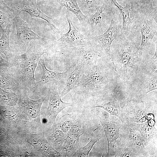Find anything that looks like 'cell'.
I'll return each mask as SVG.
<instances>
[{
    "label": "cell",
    "mask_w": 157,
    "mask_h": 157,
    "mask_svg": "<svg viewBox=\"0 0 157 157\" xmlns=\"http://www.w3.org/2000/svg\"><path fill=\"white\" fill-rule=\"evenodd\" d=\"M37 40L29 43L26 51L19 55L13 54L9 62V69L19 84V88L25 90L28 94L35 92L38 88L35 72L40 59L47 54L43 45Z\"/></svg>",
    "instance_id": "obj_1"
},
{
    "label": "cell",
    "mask_w": 157,
    "mask_h": 157,
    "mask_svg": "<svg viewBox=\"0 0 157 157\" xmlns=\"http://www.w3.org/2000/svg\"><path fill=\"white\" fill-rule=\"evenodd\" d=\"M129 38L121 37L113 42L109 58L115 71L124 80L130 79L136 73L143 54L139 47Z\"/></svg>",
    "instance_id": "obj_2"
},
{
    "label": "cell",
    "mask_w": 157,
    "mask_h": 157,
    "mask_svg": "<svg viewBox=\"0 0 157 157\" xmlns=\"http://www.w3.org/2000/svg\"><path fill=\"white\" fill-rule=\"evenodd\" d=\"M116 8L109 0H107L94 14L87 17L84 27L88 31L90 39L103 34L108 28Z\"/></svg>",
    "instance_id": "obj_3"
},
{
    "label": "cell",
    "mask_w": 157,
    "mask_h": 157,
    "mask_svg": "<svg viewBox=\"0 0 157 157\" xmlns=\"http://www.w3.org/2000/svg\"><path fill=\"white\" fill-rule=\"evenodd\" d=\"M18 92L17 107L29 119L33 133L44 131L40 119V110L45 97H43L37 100H33L28 97L26 91L17 88Z\"/></svg>",
    "instance_id": "obj_4"
},
{
    "label": "cell",
    "mask_w": 157,
    "mask_h": 157,
    "mask_svg": "<svg viewBox=\"0 0 157 157\" xmlns=\"http://www.w3.org/2000/svg\"><path fill=\"white\" fill-rule=\"evenodd\" d=\"M100 124L103 128L108 146L107 157H115L114 147L117 140L120 139L119 130L123 123L117 117L110 115L102 109L98 111Z\"/></svg>",
    "instance_id": "obj_5"
},
{
    "label": "cell",
    "mask_w": 157,
    "mask_h": 157,
    "mask_svg": "<svg viewBox=\"0 0 157 157\" xmlns=\"http://www.w3.org/2000/svg\"><path fill=\"white\" fill-rule=\"evenodd\" d=\"M14 22L16 28V39L13 43L12 49L15 54L19 55L26 51L28 44L32 40H40L46 42V39L36 34L28 27V24L19 16V12L13 11Z\"/></svg>",
    "instance_id": "obj_6"
},
{
    "label": "cell",
    "mask_w": 157,
    "mask_h": 157,
    "mask_svg": "<svg viewBox=\"0 0 157 157\" xmlns=\"http://www.w3.org/2000/svg\"><path fill=\"white\" fill-rule=\"evenodd\" d=\"M70 13L67 12L66 15L69 25V31L67 33L63 34L59 39L54 42V45L57 47L64 48L90 44L93 39L84 35L76 29L72 23V16Z\"/></svg>",
    "instance_id": "obj_7"
},
{
    "label": "cell",
    "mask_w": 157,
    "mask_h": 157,
    "mask_svg": "<svg viewBox=\"0 0 157 157\" xmlns=\"http://www.w3.org/2000/svg\"><path fill=\"white\" fill-rule=\"evenodd\" d=\"M122 22L121 15L116 8L108 28L101 35L92 38L101 46L109 58L110 56V49L112 42L121 37Z\"/></svg>",
    "instance_id": "obj_8"
},
{
    "label": "cell",
    "mask_w": 157,
    "mask_h": 157,
    "mask_svg": "<svg viewBox=\"0 0 157 157\" xmlns=\"http://www.w3.org/2000/svg\"><path fill=\"white\" fill-rule=\"evenodd\" d=\"M119 136L122 144L133 151L138 157H149L139 133L131 123H123L120 129Z\"/></svg>",
    "instance_id": "obj_9"
},
{
    "label": "cell",
    "mask_w": 157,
    "mask_h": 157,
    "mask_svg": "<svg viewBox=\"0 0 157 157\" xmlns=\"http://www.w3.org/2000/svg\"><path fill=\"white\" fill-rule=\"evenodd\" d=\"M92 39V42L88 46L75 47L78 58L77 62L83 66L84 73L97 64L98 59L101 57L103 53H105L101 46Z\"/></svg>",
    "instance_id": "obj_10"
},
{
    "label": "cell",
    "mask_w": 157,
    "mask_h": 157,
    "mask_svg": "<svg viewBox=\"0 0 157 157\" xmlns=\"http://www.w3.org/2000/svg\"><path fill=\"white\" fill-rule=\"evenodd\" d=\"M57 83L53 82L50 86V98L47 108L45 123L46 127L51 126L56 121L58 114L65 108L72 106V104L63 101L58 91Z\"/></svg>",
    "instance_id": "obj_11"
},
{
    "label": "cell",
    "mask_w": 157,
    "mask_h": 157,
    "mask_svg": "<svg viewBox=\"0 0 157 157\" xmlns=\"http://www.w3.org/2000/svg\"><path fill=\"white\" fill-rule=\"evenodd\" d=\"M140 31L141 40L138 47L143 52L149 48L154 37L157 35V9L145 15L142 22Z\"/></svg>",
    "instance_id": "obj_12"
},
{
    "label": "cell",
    "mask_w": 157,
    "mask_h": 157,
    "mask_svg": "<svg viewBox=\"0 0 157 157\" xmlns=\"http://www.w3.org/2000/svg\"><path fill=\"white\" fill-rule=\"evenodd\" d=\"M139 133L145 149L149 156H157V129L148 125L147 121L131 123Z\"/></svg>",
    "instance_id": "obj_13"
},
{
    "label": "cell",
    "mask_w": 157,
    "mask_h": 157,
    "mask_svg": "<svg viewBox=\"0 0 157 157\" xmlns=\"http://www.w3.org/2000/svg\"><path fill=\"white\" fill-rule=\"evenodd\" d=\"M122 109L123 123H141L147 120V110L140 98L128 100Z\"/></svg>",
    "instance_id": "obj_14"
},
{
    "label": "cell",
    "mask_w": 157,
    "mask_h": 157,
    "mask_svg": "<svg viewBox=\"0 0 157 157\" xmlns=\"http://www.w3.org/2000/svg\"><path fill=\"white\" fill-rule=\"evenodd\" d=\"M25 141L33 148L38 157H62L48 142L44 131L29 134L26 137Z\"/></svg>",
    "instance_id": "obj_15"
},
{
    "label": "cell",
    "mask_w": 157,
    "mask_h": 157,
    "mask_svg": "<svg viewBox=\"0 0 157 157\" xmlns=\"http://www.w3.org/2000/svg\"><path fill=\"white\" fill-rule=\"evenodd\" d=\"M101 108L110 115L117 116L123 123V115L119 105V99L114 92H110L100 96L94 100L90 108Z\"/></svg>",
    "instance_id": "obj_16"
},
{
    "label": "cell",
    "mask_w": 157,
    "mask_h": 157,
    "mask_svg": "<svg viewBox=\"0 0 157 157\" xmlns=\"http://www.w3.org/2000/svg\"><path fill=\"white\" fill-rule=\"evenodd\" d=\"M106 83V78L97 64L84 73L77 87L93 90L102 87Z\"/></svg>",
    "instance_id": "obj_17"
},
{
    "label": "cell",
    "mask_w": 157,
    "mask_h": 157,
    "mask_svg": "<svg viewBox=\"0 0 157 157\" xmlns=\"http://www.w3.org/2000/svg\"><path fill=\"white\" fill-rule=\"evenodd\" d=\"M36 0H23L22 7L19 13L26 12L30 16L31 18L36 17L42 19L47 22V25L55 33L61 35L62 32L55 25V19L49 17L43 13L38 7Z\"/></svg>",
    "instance_id": "obj_18"
},
{
    "label": "cell",
    "mask_w": 157,
    "mask_h": 157,
    "mask_svg": "<svg viewBox=\"0 0 157 157\" xmlns=\"http://www.w3.org/2000/svg\"><path fill=\"white\" fill-rule=\"evenodd\" d=\"M111 4L115 7L120 13L122 18V27L121 31V37L126 38L129 37L133 24L135 21V17L131 18L130 15L132 13L130 5L127 2L124 7L121 5L116 0H109Z\"/></svg>",
    "instance_id": "obj_19"
},
{
    "label": "cell",
    "mask_w": 157,
    "mask_h": 157,
    "mask_svg": "<svg viewBox=\"0 0 157 157\" xmlns=\"http://www.w3.org/2000/svg\"><path fill=\"white\" fill-rule=\"evenodd\" d=\"M84 74L83 66L78 62L74 67L69 68L64 88L60 94L61 97L77 87Z\"/></svg>",
    "instance_id": "obj_20"
},
{
    "label": "cell",
    "mask_w": 157,
    "mask_h": 157,
    "mask_svg": "<svg viewBox=\"0 0 157 157\" xmlns=\"http://www.w3.org/2000/svg\"><path fill=\"white\" fill-rule=\"evenodd\" d=\"M38 63L41 67L42 74L40 80L37 82L38 87L42 86L49 82H52L57 84L61 79L66 78L69 71V68L63 72L49 70L45 65V59L42 57L40 59Z\"/></svg>",
    "instance_id": "obj_21"
},
{
    "label": "cell",
    "mask_w": 157,
    "mask_h": 157,
    "mask_svg": "<svg viewBox=\"0 0 157 157\" xmlns=\"http://www.w3.org/2000/svg\"><path fill=\"white\" fill-rule=\"evenodd\" d=\"M154 0H126L130 6L132 14L137 17H144L145 15L157 9L153 5ZM157 1V0H155Z\"/></svg>",
    "instance_id": "obj_22"
},
{
    "label": "cell",
    "mask_w": 157,
    "mask_h": 157,
    "mask_svg": "<svg viewBox=\"0 0 157 157\" xmlns=\"http://www.w3.org/2000/svg\"><path fill=\"white\" fill-rule=\"evenodd\" d=\"M45 137L52 146L59 152L65 140L66 134L61 130L51 126L44 130Z\"/></svg>",
    "instance_id": "obj_23"
},
{
    "label": "cell",
    "mask_w": 157,
    "mask_h": 157,
    "mask_svg": "<svg viewBox=\"0 0 157 157\" xmlns=\"http://www.w3.org/2000/svg\"><path fill=\"white\" fill-rule=\"evenodd\" d=\"M100 124L91 134L90 141L84 146L79 147L73 154L72 157H86L95 143L103 136V133Z\"/></svg>",
    "instance_id": "obj_24"
},
{
    "label": "cell",
    "mask_w": 157,
    "mask_h": 157,
    "mask_svg": "<svg viewBox=\"0 0 157 157\" xmlns=\"http://www.w3.org/2000/svg\"><path fill=\"white\" fill-rule=\"evenodd\" d=\"M80 138L69 133H66L65 140L59 152L62 157H72L79 148Z\"/></svg>",
    "instance_id": "obj_25"
},
{
    "label": "cell",
    "mask_w": 157,
    "mask_h": 157,
    "mask_svg": "<svg viewBox=\"0 0 157 157\" xmlns=\"http://www.w3.org/2000/svg\"><path fill=\"white\" fill-rule=\"evenodd\" d=\"M12 25L10 21L6 23V28L4 29L1 28L2 33L0 38V53L5 56L8 62L13 56L9 43L10 34Z\"/></svg>",
    "instance_id": "obj_26"
},
{
    "label": "cell",
    "mask_w": 157,
    "mask_h": 157,
    "mask_svg": "<svg viewBox=\"0 0 157 157\" xmlns=\"http://www.w3.org/2000/svg\"><path fill=\"white\" fill-rule=\"evenodd\" d=\"M19 87L18 81L9 68L0 67V88L10 90Z\"/></svg>",
    "instance_id": "obj_27"
},
{
    "label": "cell",
    "mask_w": 157,
    "mask_h": 157,
    "mask_svg": "<svg viewBox=\"0 0 157 157\" xmlns=\"http://www.w3.org/2000/svg\"><path fill=\"white\" fill-rule=\"evenodd\" d=\"M55 1L75 15L79 20L81 26H84L87 21V17L81 10L77 0H55Z\"/></svg>",
    "instance_id": "obj_28"
},
{
    "label": "cell",
    "mask_w": 157,
    "mask_h": 157,
    "mask_svg": "<svg viewBox=\"0 0 157 157\" xmlns=\"http://www.w3.org/2000/svg\"><path fill=\"white\" fill-rule=\"evenodd\" d=\"M107 0H77L78 6L86 17L95 13Z\"/></svg>",
    "instance_id": "obj_29"
},
{
    "label": "cell",
    "mask_w": 157,
    "mask_h": 157,
    "mask_svg": "<svg viewBox=\"0 0 157 157\" xmlns=\"http://www.w3.org/2000/svg\"><path fill=\"white\" fill-rule=\"evenodd\" d=\"M76 122L73 115L67 113L62 116L58 120L55 121L51 126L61 130L66 134Z\"/></svg>",
    "instance_id": "obj_30"
},
{
    "label": "cell",
    "mask_w": 157,
    "mask_h": 157,
    "mask_svg": "<svg viewBox=\"0 0 157 157\" xmlns=\"http://www.w3.org/2000/svg\"><path fill=\"white\" fill-rule=\"evenodd\" d=\"M17 94L10 89L0 88V102L9 106H16L18 101Z\"/></svg>",
    "instance_id": "obj_31"
},
{
    "label": "cell",
    "mask_w": 157,
    "mask_h": 157,
    "mask_svg": "<svg viewBox=\"0 0 157 157\" xmlns=\"http://www.w3.org/2000/svg\"><path fill=\"white\" fill-rule=\"evenodd\" d=\"M157 72L156 70L146 80L144 86L140 92V98L141 99L149 92L157 90Z\"/></svg>",
    "instance_id": "obj_32"
},
{
    "label": "cell",
    "mask_w": 157,
    "mask_h": 157,
    "mask_svg": "<svg viewBox=\"0 0 157 157\" xmlns=\"http://www.w3.org/2000/svg\"><path fill=\"white\" fill-rule=\"evenodd\" d=\"M114 150L116 153L115 157H138L132 150L123 146L119 138L117 140Z\"/></svg>",
    "instance_id": "obj_33"
},
{
    "label": "cell",
    "mask_w": 157,
    "mask_h": 157,
    "mask_svg": "<svg viewBox=\"0 0 157 157\" xmlns=\"http://www.w3.org/2000/svg\"><path fill=\"white\" fill-rule=\"evenodd\" d=\"M85 130L82 125L77 121L72 126L67 133L80 137L83 134Z\"/></svg>",
    "instance_id": "obj_34"
},
{
    "label": "cell",
    "mask_w": 157,
    "mask_h": 157,
    "mask_svg": "<svg viewBox=\"0 0 157 157\" xmlns=\"http://www.w3.org/2000/svg\"><path fill=\"white\" fill-rule=\"evenodd\" d=\"M12 17L8 14L4 13L0 10V27L2 28V26L4 23L6 24L10 21V19Z\"/></svg>",
    "instance_id": "obj_35"
},
{
    "label": "cell",
    "mask_w": 157,
    "mask_h": 157,
    "mask_svg": "<svg viewBox=\"0 0 157 157\" xmlns=\"http://www.w3.org/2000/svg\"><path fill=\"white\" fill-rule=\"evenodd\" d=\"M0 53V67H9V62L2 57Z\"/></svg>",
    "instance_id": "obj_36"
},
{
    "label": "cell",
    "mask_w": 157,
    "mask_h": 157,
    "mask_svg": "<svg viewBox=\"0 0 157 157\" xmlns=\"http://www.w3.org/2000/svg\"><path fill=\"white\" fill-rule=\"evenodd\" d=\"M0 3L3 6L6 8L7 9L9 10L10 11L13 12V11L5 3L3 0H0Z\"/></svg>",
    "instance_id": "obj_37"
},
{
    "label": "cell",
    "mask_w": 157,
    "mask_h": 157,
    "mask_svg": "<svg viewBox=\"0 0 157 157\" xmlns=\"http://www.w3.org/2000/svg\"><path fill=\"white\" fill-rule=\"evenodd\" d=\"M41 2L43 3H51L53 2V1H55V0H39Z\"/></svg>",
    "instance_id": "obj_38"
}]
</instances>
